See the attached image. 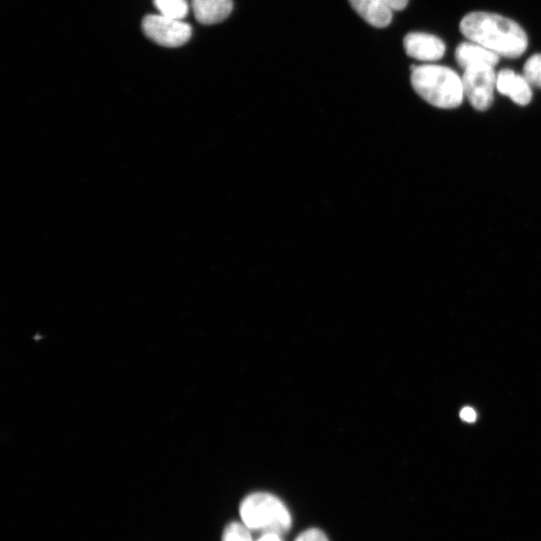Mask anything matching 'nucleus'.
<instances>
[{
	"mask_svg": "<svg viewBox=\"0 0 541 541\" xmlns=\"http://www.w3.org/2000/svg\"><path fill=\"white\" fill-rule=\"evenodd\" d=\"M196 20L203 25L225 21L233 11V0H192Z\"/></svg>",
	"mask_w": 541,
	"mask_h": 541,
	"instance_id": "1a4fd4ad",
	"label": "nucleus"
},
{
	"mask_svg": "<svg viewBox=\"0 0 541 541\" xmlns=\"http://www.w3.org/2000/svg\"><path fill=\"white\" fill-rule=\"evenodd\" d=\"M403 45L410 58L421 62L439 61L446 51L444 43L439 38L424 33L408 34Z\"/></svg>",
	"mask_w": 541,
	"mask_h": 541,
	"instance_id": "423d86ee",
	"label": "nucleus"
},
{
	"mask_svg": "<svg viewBox=\"0 0 541 541\" xmlns=\"http://www.w3.org/2000/svg\"><path fill=\"white\" fill-rule=\"evenodd\" d=\"M496 90L519 106L528 105L532 99L530 84L511 70H502L496 75Z\"/></svg>",
	"mask_w": 541,
	"mask_h": 541,
	"instance_id": "0eeeda50",
	"label": "nucleus"
},
{
	"mask_svg": "<svg viewBox=\"0 0 541 541\" xmlns=\"http://www.w3.org/2000/svg\"><path fill=\"white\" fill-rule=\"evenodd\" d=\"M460 32L470 42L508 59L521 57L528 46L524 30L514 21L496 14H468L460 23Z\"/></svg>",
	"mask_w": 541,
	"mask_h": 541,
	"instance_id": "f257e3e1",
	"label": "nucleus"
},
{
	"mask_svg": "<svg viewBox=\"0 0 541 541\" xmlns=\"http://www.w3.org/2000/svg\"><path fill=\"white\" fill-rule=\"evenodd\" d=\"M460 417L463 421L472 423L476 420V412L472 408L466 407L460 412Z\"/></svg>",
	"mask_w": 541,
	"mask_h": 541,
	"instance_id": "dca6fc26",
	"label": "nucleus"
},
{
	"mask_svg": "<svg viewBox=\"0 0 541 541\" xmlns=\"http://www.w3.org/2000/svg\"><path fill=\"white\" fill-rule=\"evenodd\" d=\"M462 85L464 97L479 112L488 110L494 100L496 74L490 66H477L464 70Z\"/></svg>",
	"mask_w": 541,
	"mask_h": 541,
	"instance_id": "20e7f679",
	"label": "nucleus"
},
{
	"mask_svg": "<svg viewBox=\"0 0 541 541\" xmlns=\"http://www.w3.org/2000/svg\"><path fill=\"white\" fill-rule=\"evenodd\" d=\"M414 91L428 104L439 109L458 108L464 99L462 78L453 70L436 65L411 68Z\"/></svg>",
	"mask_w": 541,
	"mask_h": 541,
	"instance_id": "f03ea898",
	"label": "nucleus"
},
{
	"mask_svg": "<svg viewBox=\"0 0 541 541\" xmlns=\"http://www.w3.org/2000/svg\"><path fill=\"white\" fill-rule=\"evenodd\" d=\"M383 2L394 12V11H403L409 0H383Z\"/></svg>",
	"mask_w": 541,
	"mask_h": 541,
	"instance_id": "2eb2a0df",
	"label": "nucleus"
},
{
	"mask_svg": "<svg viewBox=\"0 0 541 541\" xmlns=\"http://www.w3.org/2000/svg\"><path fill=\"white\" fill-rule=\"evenodd\" d=\"M154 5L160 15L179 21L189 14V5L187 0H154Z\"/></svg>",
	"mask_w": 541,
	"mask_h": 541,
	"instance_id": "9b49d317",
	"label": "nucleus"
},
{
	"mask_svg": "<svg viewBox=\"0 0 541 541\" xmlns=\"http://www.w3.org/2000/svg\"><path fill=\"white\" fill-rule=\"evenodd\" d=\"M258 541H282L278 534H264Z\"/></svg>",
	"mask_w": 541,
	"mask_h": 541,
	"instance_id": "f3484780",
	"label": "nucleus"
},
{
	"mask_svg": "<svg viewBox=\"0 0 541 541\" xmlns=\"http://www.w3.org/2000/svg\"><path fill=\"white\" fill-rule=\"evenodd\" d=\"M458 65L466 70L477 66L495 67L499 63V56L475 43H462L455 51Z\"/></svg>",
	"mask_w": 541,
	"mask_h": 541,
	"instance_id": "9d476101",
	"label": "nucleus"
},
{
	"mask_svg": "<svg viewBox=\"0 0 541 541\" xmlns=\"http://www.w3.org/2000/svg\"><path fill=\"white\" fill-rule=\"evenodd\" d=\"M353 10L370 26L383 29L392 22L393 11L383 0H349Z\"/></svg>",
	"mask_w": 541,
	"mask_h": 541,
	"instance_id": "6e6552de",
	"label": "nucleus"
},
{
	"mask_svg": "<svg viewBox=\"0 0 541 541\" xmlns=\"http://www.w3.org/2000/svg\"><path fill=\"white\" fill-rule=\"evenodd\" d=\"M243 523L250 529L263 534L282 535L292 526L291 513L276 496L258 492L247 496L241 503Z\"/></svg>",
	"mask_w": 541,
	"mask_h": 541,
	"instance_id": "7ed1b4c3",
	"label": "nucleus"
},
{
	"mask_svg": "<svg viewBox=\"0 0 541 541\" xmlns=\"http://www.w3.org/2000/svg\"><path fill=\"white\" fill-rule=\"evenodd\" d=\"M143 31L152 42L166 48L184 46L193 32L189 24L162 15L147 16L143 21Z\"/></svg>",
	"mask_w": 541,
	"mask_h": 541,
	"instance_id": "39448f33",
	"label": "nucleus"
},
{
	"mask_svg": "<svg viewBox=\"0 0 541 541\" xmlns=\"http://www.w3.org/2000/svg\"><path fill=\"white\" fill-rule=\"evenodd\" d=\"M295 541H329V539L322 530L310 528L302 532Z\"/></svg>",
	"mask_w": 541,
	"mask_h": 541,
	"instance_id": "4468645a",
	"label": "nucleus"
},
{
	"mask_svg": "<svg viewBox=\"0 0 541 541\" xmlns=\"http://www.w3.org/2000/svg\"><path fill=\"white\" fill-rule=\"evenodd\" d=\"M222 541H253V538L244 523L232 522L225 528Z\"/></svg>",
	"mask_w": 541,
	"mask_h": 541,
	"instance_id": "ddd939ff",
	"label": "nucleus"
},
{
	"mask_svg": "<svg viewBox=\"0 0 541 541\" xmlns=\"http://www.w3.org/2000/svg\"><path fill=\"white\" fill-rule=\"evenodd\" d=\"M523 77L531 87L541 89V54L533 55L524 65Z\"/></svg>",
	"mask_w": 541,
	"mask_h": 541,
	"instance_id": "f8f14e48",
	"label": "nucleus"
}]
</instances>
